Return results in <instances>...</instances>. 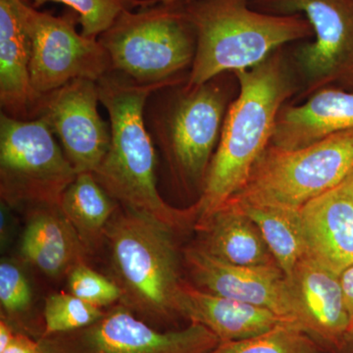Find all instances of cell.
<instances>
[{"label":"cell","mask_w":353,"mask_h":353,"mask_svg":"<svg viewBox=\"0 0 353 353\" xmlns=\"http://www.w3.org/2000/svg\"><path fill=\"white\" fill-rule=\"evenodd\" d=\"M112 69L141 83L185 78L196 52V32L183 2L121 13L99 37Z\"/></svg>","instance_id":"obj_6"},{"label":"cell","mask_w":353,"mask_h":353,"mask_svg":"<svg viewBox=\"0 0 353 353\" xmlns=\"http://www.w3.org/2000/svg\"><path fill=\"white\" fill-rule=\"evenodd\" d=\"M0 353H43L39 341L32 340L24 334L16 333L12 343Z\"/></svg>","instance_id":"obj_29"},{"label":"cell","mask_w":353,"mask_h":353,"mask_svg":"<svg viewBox=\"0 0 353 353\" xmlns=\"http://www.w3.org/2000/svg\"><path fill=\"white\" fill-rule=\"evenodd\" d=\"M183 259L199 289L269 309L284 321L296 325L287 278L280 267L229 263L196 243L185 248Z\"/></svg>","instance_id":"obj_13"},{"label":"cell","mask_w":353,"mask_h":353,"mask_svg":"<svg viewBox=\"0 0 353 353\" xmlns=\"http://www.w3.org/2000/svg\"><path fill=\"white\" fill-rule=\"evenodd\" d=\"M32 292L27 278L12 262L0 264V303L9 315H19L30 307Z\"/></svg>","instance_id":"obj_27"},{"label":"cell","mask_w":353,"mask_h":353,"mask_svg":"<svg viewBox=\"0 0 353 353\" xmlns=\"http://www.w3.org/2000/svg\"><path fill=\"white\" fill-rule=\"evenodd\" d=\"M352 130L353 92L323 88L303 102L283 106L271 143L296 150Z\"/></svg>","instance_id":"obj_16"},{"label":"cell","mask_w":353,"mask_h":353,"mask_svg":"<svg viewBox=\"0 0 353 353\" xmlns=\"http://www.w3.org/2000/svg\"><path fill=\"white\" fill-rule=\"evenodd\" d=\"M46 2H58L78 14L82 34L99 39L113 24L121 13L159 3V0H32L34 8Z\"/></svg>","instance_id":"obj_24"},{"label":"cell","mask_w":353,"mask_h":353,"mask_svg":"<svg viewBox=\"0 0 353 353\" xmlns=\"http://www.w3.org/2000/svg\"><path fill=\"white\" fill-rule=\"evenodd\" d=\"M99 88L94 81L76 79L41 95L34 119L50 128L77 173L99 168L111 143V128L97 109Z\"/></svg>","instance_id":"obj_12"},{"label":"cell","mask_w":353,"mask_h":353,"mask_svg":"<svg viewBox=\"0 0 353 353\" xmlns=\"http://www.w3.org/2000/svg\"><path fill=\"white\" fill-rule=\"evenodd\" d=\"M38 341L43 353H209L221 343L196 323L175 331H159L123 304L105 311L85 328Z\"/></svg>","instance_id":"obj_11"},{"label":"cell","mask_w":353,"mask_h":353,"mask_svg":"<svg viewBox=\"0 0 353 353\" xmlns=\"http://www.w3.org/2000/svg\"><path fill=\"white\" fill-rule=\"evenodd\" d=\"M262 12L301 14L312 27L313 41L289 51L299 103L323 88L353 92V0H252Z\"/></svg>","instance_id":"obj_8"},{"label":"cell","mask_w":353,"mask_h":353,"mask_svg":"<svg viewBox=\"0 0 353 353\" xmlns=\"http://www.w3.org/2000/svg\"><path fill=\"white\" fill-rule=\"evenodd\" d=\"M185 2L190 1V0H159L160 3H174V2Z\"/></svg>","instance_id":"obj_33"},{"label":"cell","mask_w":353,"mask_h":353,"mask_svg":"<svg viewBox=\"0 0 353 353\" xmlns=\"http://www.w3.org/2000/svg\"><path fill=\"white\" fill-rule=\"evenodd\" d=\"M336 353H353V333H348Z\"/></svg>","instance_id":"obj_32"},{"label":"cell","mask_w":353,"mask_h":353,"mask_svg":"<svg viewBox=\"0 0 353 353\" xmlns=\"http://www.w3.org/2000/svg\"><path fill=\"white\" fill-rule=\"evenodd\" d=\"M119 206L92 173H79L59 203L60 210L76 230L88 253L99 250L105 241L106 228Z\"/></svg>","instance_id":"obj_21"},{"label":"cell","mask_w":353,"mask_h":353,"mask_svg":"<svg viewBox=\"0 0 353 353\" xmlns=\"http://www.w3.org/2000/svg\"><path fill=\"white\" fill-rule=\"evenodd\" d=\"M209 353H327L296 325L283 322L270 331L245 340L220 343Z\"/></svg>","instance_id":"obj_23"},{"label":"cell","mask_w":353,"mask_h":353,"mask_svg":"<svg viewBox=\"0 0 353 353\" xmlns=\"http://www.w3.org/2000/svg\"><path fill=\"white\" fill-rule=\"evenodd\" d=\"M185 78L159 83L136 82L120 72H109L97 81L99 101L108 110L111 143L94 175L123 208L180 232L196 224L199 208H174L162 199L157 185V150L146 128L145 110L153 92Z\"/></svg>","instance_id":"obj_1"},{"label":"cell","mask_w":353,"mask_h":353,"mask_svg":"<svg viewBox=\"0 0 353 353\" xmlns=\"http://www.w3.org/2000/svg\"><path fill=\"white\" fill-rule=\"evenodd\" d=\"M105 311L79 299L70 292H57L44 303L43 336L68 333L85 328L101 319Z\"/></svg>","instance_id":"obj_25"},{"label":"cell","mask_w":353,"mask_h":353,"mask_svg":"<svg viewBox=\"0 0 353 353\" xmlns=\"http://www.w3.org/2000/svg\"><path fill=\"white\" fill-rule=\"evenodd\" d=\"M336 188H338L345 196H347L350 201H353V169L352 172L345 176V180Z\"/></svg>","instance_id":"obj_31"},{"label":"cell","mask_w":353,"mask_h":353,"mask_svg":"<svg viewBox=\"0 0 353 353\" xmlns=\"http://www.w3.org/2000/svg\"><path fill=\"white\" fill-rule=\"evenodd\" d=\"M287 278L294 321L327 353H336L350 332L340 275L309 256Z\"/></svg>","instance_id":"obj_14"},{"label":"cell","mask_w":353,"mask_h":353,"mask_svg":"<svg viewBox=\"0 0 353 353\" xmlns=\"http://www.w3.org/2000/svg\"><path fill=\"white\" fill-rule=\"evenodd\" d=\"M174 234L161 223L121 205L106 228L121 304L150 321H169L179 315L176 299L183 280Z\"/></svg>","instance_id":"obj_5"},{"label":"cell","mask_w":353,"mask_h":353,"mask_svg":"<svg viewBox=\"0 0 353 353\" xmlns=\"http://www.w3.org/2000/svg\"><path fill=\"white\" fill-rule=\"evenodd\" d=\"M340 280L345 308L350 319L348 333H353V265L341 273Z\"/></svg>","instance_id":"obj_28"},{"label":"cell","mask_w":353,"mask_h":353,"mask_svg":"<svg viewBox=\"0 0 353 353\" xmlns=\"http://www.w3.org/2000/svg\"><path fill=\"white\" fill-rule=\"evenodd\" d=\"M77 171L41 119L0 114V196L10 206H59Z\"/></svg>","instance_id":"obj_9"},{"label":"cell","mask_w":353,"mask_h":353,"mask_svg":"<svg viewBox=\"0 0 353 353\" xmlns=\"http://www.w3.org/2000/svg\"><path fill=\"white\" fill-rule=\"evenodd\" d=\"M20 10L31 44L32 88L39 97L76 79L97 82L112 71L110 57L99 39L77 31L76 12L54 16L23 0Z\"/></svg>","instance_id":"obj_10"},{"label":"cell","mask_w":353,"mask_h":353,"mask_svg":"<svg viewBox=\"0 0 353 353\" xmlns=\"http://www.w3.org/2000/svg\"><path fill=\"white\" fill-rule=\"evenodd\" d=\"M15 332L6 320L1 319L0 321V352H4L9 347L14 338H15Z\"/></svg>","instance_id":"obj_30"},{"label":"cell","mask_w":353,"mask_h":353,"mask_svg":"<svg viewBox=\"0 0 353 353\" xmlns=\"http://www.w3.org/2000/svg\"><path fill=\"white\" fill-rule=\"evenodd\" d=\"M250 1L183 2L197 39L188 85H201L223 73L252 68L279 48L314 37L310 23L301 14L262 12Z\"/></svg>","instance_id":"obj_4"},{"label":"cell","mask_w":353,"mask_h":353,"mask_svg":"<svg viewBox=\"0 0 353 353\" xmlns=\"http://www.w3.org/2000/svg\"><path fill=\"white\" fill-rule=\"evenodd\" d=\"M24 259L50 278L68 275L88 252L59 206L34 208L21 241Z\"/></svg>","instance_id":"obj_19"},{"label":"cell","mask_w":353,"mask_h":353,"mask_svg":"<svg viewBox=\"0 0 353 353\" xmlns=\"http://www.w3.org/2000/svg\"><path fill=\"white\" fill-rule=\"evenodd\" d=\"M353 169V130L290 150L270 143L243 189L228 201L301 210L334 189Z\"/></svg>","instance_id":"obj_7"},{"label":"cell","mask_w":353,"mask_h":353,"mask_svg":"<svg viewBox=\"0 0 353 353\" xmlns=\"http://www.w3.org/2000/svg\"><path fill=\"white\" fill-rule=\"evenodd\" d=\"M307 254L341 275L353 265V201L338 188L301 210Z\"/></svg>","instance_id":"obj_18"},{"label":"cell","mask_w":353,"mask_h":353,"mask_svg":"<svg viewBox=\"0 0 353 353\" xmlns=\"http://www.w3.org/2000/svg\"><path fill=\"white\" fill-rule=\"evenodd\" d=\"M239 88L236 75L229 72L201 85H188L185 80L167 85L148 99L146 128L176 185L187 192L201 196L228 109Z\"/></svg>","instance_id":"obj_3"},{"label":"cell","mask_w":353,"mask_h":353,"mask_svg":"<svg viewBox=\"0 0 353 353\" xmlns=\"http://www.w3.org/2000/svg\"><path fill=\"white\" fill-rule=\"evenodd\" d=\"M287 46L256 66L234 72L240 88L228 109L205 185L196 201L197 219L214 212L243 189L271 143L281 109L299 94Z\"/></svg>","instance_id":"obj_2"},{"label":"cell","mask_w":353,"mask_h":353,"mask_svg":"<svg viewBox=\"0 0 353 353\" xmlns=\"http://www.w3.org/2000/svg\"><path fill=\"white\" fill-rule=\"evenodd\" d=\"M194 228L196 245L217 259L243 266H279L259 228L232 202L197 219Z\"/></svg>","instance_id":"obj_20"},{"label":"cell","mask_w":353,"mask_h":353,"mask_svg":"<svg viewBox=\"0 0 353 353\" xmlns=\"http://www.w3.org/2000/svg\"><path fill=\"white\" fill-rule=\"evenodd\" d=\"M176 301L179 315L205 327L221 343L252 338L285 322L269 309L218 296L183 281Z\"/></svg>","instance_id":"obj_15"},{"label":"cell","mask_w":353,"mask_h":353,"mask_svg":"<svg viewBox=\"0 0 353 353\" xmlns=\"http://www.w3.org/2000/svg\"><path fill=\"white\" fill-rule=\"evenodd\" d=\"M70 294L85 303L103 308L122 299V292L115 281L106 278L88 267L77 265L67 275Z\"/></svg>","instance_id":"obj_26"},{"label":"cell","mask_w":353,"mask_h":353,"mask_svg":"<svg viewBox=\"0 0 353 353\" xmlns=\"http://www.w3.org/2000/svg\"><path fill=\"white\" fill-rule=\"evenodd\" d=\"M232 203L254 222L279 267L285 276L290 275L299 260L307 253L301 210Z\"/></svg>","instance_id":"obj_22"},{"label":"cell","mask_w":353,"mask_h":353,"mask_svg":"<svg viewBox=\"0 0 353 353\" xmlns=\"http://www.w3.org/2000/svg\"><path fill=\"white\" fill-rule=\"evenodd\" d=\"M21 0H0V105L18 120H34L39 97L31 83V44L20 10Z\"/></svg>","instance_id":"obj_17"}]
</instances>
